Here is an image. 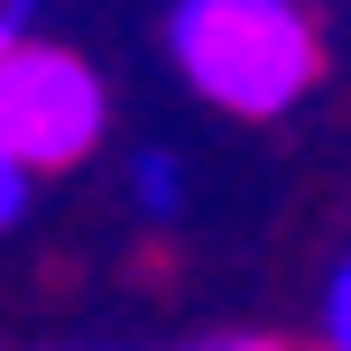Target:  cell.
Masks as SVG:
<instances>
[{
  "label": "cell",
  "mask_w": 351,
  "mask_h": 351,
  "mask_svg": "<svg viewBox=\"0 0 351 351\" xmlns=\"http://www.w3.org/2000/svg\"><path fill=\"white\" fill-rule=\"evenodd\" d=\"M315 351H351V259L324 278V315H315Z\"/></svg>",
  "instance_id": "4"
},
{
  "label": "cell",
  "mask_w": 351,
  "mask_h": 351,
  "mask_svg": "<svg viewBox=\"0 0 351 351\" xmlns=\"http://www.w3.org/2000/svg\"><path fill=\"white\" fill-rule=\"evenodd\" d=\"M102 130H111V84L84 47H56L28 28L0 47V158L10 167L56 176V167L93 158Z\"/></svg>",
  "instance_id": "2"
},
{
  "label": "cell",
  "mask_w": 351,
  "mask_h": 351,
  "mask_svg": "<svg viewBox=\"0 0 351 351\" xmlns=\"http://www.w3.org/2000/svg\"><path fill=\"white\" fill-rule=\"evenodd\" d=\"M130 194H139V213H167L185 204V167H176V148H139V167H130Z\"/></svg>",
  "instance_id": "3"
},
{
  "label": "cell",
  "mask_w": 351,
  "mask_h": 351,
  "mask_svg": "<svg viewBox=\"0 0 351 351\" xmlns=\"http://www.w3.org/2000/svg\"><path fill=\"white\" fill-rule=\"evenodd\" d=\"M185 351H278V342H259V333H231V342H185Z\"/></svg>",
  "instance_id": "6"
},
{
  "label": "cell",
  "mask_w": 351,
  "mask_h": 351,
  "mask_svg": "<svg viewBox=\"0 0 351 351\" xmlns=\"http://www.w3.org/2000/svg\"><path fill=\"white\" fill-rule=\"evenodd\" d=\"M19 28H28V0H10V10H0V47H10Z\"/></svg>",
  "instance_id": "7"
},
{
  "label": "cell",
  "mask_w": 351,
  "mask_h": 351,
  "mask_svg": "<svg viewBox=\"0 0 351 351\" xmlns=\"http://www.w3.org/2000/svg\"><path fill=\"white\" fill-rule=\"evenodd\" d=\"M19 213H28V167H10V158H0V231H10Z\"/></svg>",
  "instance_id": "5"
},
{
  "label": "cell",
  "mask_w": 351,
  "mask_h": 351,
  "mask_svg": "<svg viewBox=\"0 0 351 351\" xmlns=\"http://www.w3.org/2000/svg\"><path fill=\"white\" fill-rule=\"evenodd\" d=\"M167 56L194 102L231 121H278L324 84V19L305 0H176Z\"/></svg>",
  "instance_id": "1"
}]
</instances>
